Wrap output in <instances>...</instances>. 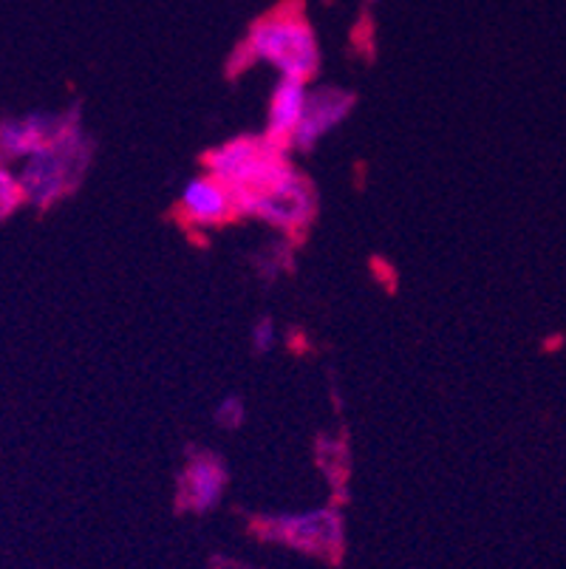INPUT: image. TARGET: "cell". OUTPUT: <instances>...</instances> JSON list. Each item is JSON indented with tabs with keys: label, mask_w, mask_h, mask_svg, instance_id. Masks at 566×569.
<instances>
[{
	"label": "cell",
	"mask_w": 566,
	"mask_h": 569,
	"mask_svg": "<svg viewBox=\"0 0 566 569\" xmlns=\"http://www.w3.org/2000/svg\"><path fill=\"white\" fill-rule=\"evenodd\" d=\"M269 66L280 80L311 82L320 71V43L315 26L295 7H278L252 20L232 54V66Z\"/></svg>",
	"instance_id": "cell-1"
},
{
	"label": "cell",
	"mask_w": 566,
	"mask_h": 569,
	"mask_svg": "<svg viewBox=\"0 0 566 569\" xmlns=\"http://www.w3.org/2000/svg\"><path fill=\"white\" fill-rule=\"evenodd\" d=\"M93 148L97 144L82 126V111L75 106L66 128L49 144L18 164L26 204L34 210H49L62 199H69L91 168Z\"/></svg>",
	"instance_id": "cell-2"
},
{
	"label": "cell",
	"mask_w": 566,
	"mask_h": 569,
	"mask_svg": "<svg viewBox=\"0 0 566 569\" xmlns=\"http://www.w3.org/2000/svg\"><path fill=\"white\" fill-rule=\"evenodd\" d=\"M289 164H292L289 151L269 142L264 133H238L212 144L205 153V170L230 188L236 204L275 182Z\"/></svg>",
	"instance_id": "cell-3"
},
{
	"label": "cell",
	"mask_w": 566,
	"mask_h": 569,
	"mask_svg": "<svg viewBox=\"0 0 566 569\" xmlns=\"http://www.w3.org/2000/svg\"><path fill=\"white\" fill-rule=\"evenodd\" d=\"M315 216H318V188L295 162L267 188L238 201V219L261 221L289 241L304 236Z\"/></svg>",
	"instance_id": "cell-4"
},
{
	"label": "cell",
	"mask_w": 566,
	"mask_h": 569,
	"mask_svg": "<svg viewBox=\"0 0 566 569\" xmlns=\"http://www.w3.org/2000/svg\"><path fill=\"white\" fill-rule=\"evenodd\" d=\"M256 532L264 541L306 552L311 558L337 561L346 550V519L337 505L309 507L298 513L261 516Z\"/></svg>",
	"instance_id": "cell-5"
},
{
	"label": "cell",
	"mask_w": 566,
	"mask_h": 569,
	"mask_svg": "<svg viewBox=\"0 0 566 569\" xmlns=\"http://www.w3.org/2000/svg\"><path fill=\"white\" fill-rule=\"evenodd\" d=\"M227 485H230V470L225 459L205 448H193L176 479V501L185 513L205 516L221 505Z\"/></svg>",
	"instance_id": "cell-6"
},
{
	"label": "cell",
	"mask_w": 566,
	"mask_h": 569,
	"mask_svg": "<svg viewBox=\"0 0 566 569\" xmlns=\"http://www.w3.org/2000/svg\"><path fill=\"white\" fill-rule=\"evenodd\" d=\"M176 210H179L181 221L193 230H216V227H225L238 219L236 196L207 170L193 173L181 184Z\"/></svg>",
	"instance_id": "cell-7"
},
{
	"label": "cell",
	"mask_w": 566,
	"mask_h": 569,
	"mask_svg": "<svg viewBox=\"0 0 566 569\" xmlns=\"http://www.w3.org/2000/svg\"><path fill=\"white\" fill-rule=\"evenodd\" d=\"M355 94L340 86H315L309 88L304 122L292 139V151L311 153L324 139H329L346 119L355 113Z\"/></svg>",
	"instance_id": "cell-8"
},
{
	"label": "cell",
	"mask_w": 566,
	"mask_h": 569,
	"mask_svg": "<svg viewBox=\"0 0 566 569\" xmlns=\"http://www.w3.org/2000/svg\"><path fill=\"white\" fill-rule=\"evenodd\" d=\"M71 108H66V111H29L3 119L0 122V162L20 164L31 153L40 151L43 144H49L66 128Z\"/></svg>",
	"instance_id": "cell-9"
},
{
	"label": "cell",
	"mask_w": 566,
	"mask_h": 569,
	"mask_svg": "<svg viewBox=\"0 0 566 569\" xmlns=\"http://www.w3.org/2000/svg\"><path fill=\"white\" fill-rule=\"evenodd\" d=\"M309 82L304 80H280L269 91L267 119H264V137L278 148L292 153V139L304 122L306 102H309Z\"/></svg>",
	"instance_id": "cell-10"
},
{
	"label": "cell",
	"mask_w": 566,
	"mask_h": 569,
	"mask_svg": "<svg viewBox=\"0 0 566 569\" xmlns=\"http://www.w3.org/2000/svg\"><path fill=\"white\" fill-rule=\"evenodd\" d=\"M23 204L26 196L23 188H20L18 170L9 168L7 162H0V221L12 219Z\"/></svg>",
	"instance_id": "cell-11"
},
{
	"label": "cell",
	"mask_w": 566,
	"mask_h": 569,
	"mask_svg": "<svg viewBox=\"0 0 566 569\" xmlns=\"http://www.w3.org/2000/svg\"><path fill=\"white\" fill-rule=\"evenodd\" d=\"M212 417H216V426L221 431H238L244 426V419H247V402H244L241 395H225L218 400Z\"/></svg>",
	"instance_id": "cell-12"
},
{
	"label": "cell",
	"mask_w": 566,
	"mask_h": 569,
	"mask_svg": "<svg viewBox=\"0 0 566 569\" xmlns=\"http://www.w3.org/2000/svg\"><path fill=\"white\" fill-rule=\"evenodd\" d=\"M249 343H252V351H256V355H272L280 343L278 323H275L269 315L258 318L256 323H252V329H249Z\"/></svg>",
	"instance_id": "cell-13"
},
{
	"label": "cell",
	"mask_w": 566,
	"mask_h": 569,
	"mask_svg": "<svg viewBox=\"0 0 566 569\" xmlns=\"http://www.w3.org/2000/svg\"><path fill=\"white\" fill-rule=\"evenodd\" d=\"M212 569H249V567H241V563H230V561H216L212 563Z\"/></svg>",
	"instance_id": "cell-14"
},
{
	"label": "cell",
	"mask_w": 566,
	"mask_h": 569,
	"mask_svg": "<svg viewBox=\"0 0 566 569\" xmlns=\"http://www.w3.org/2000/svg\"><path fill=\"white\" fill-rule=\"evenodd\" d=\"M368 3H380V0H368Z\"/></svg>",
	"instance_id": "cell-15"
}]
</instances>
